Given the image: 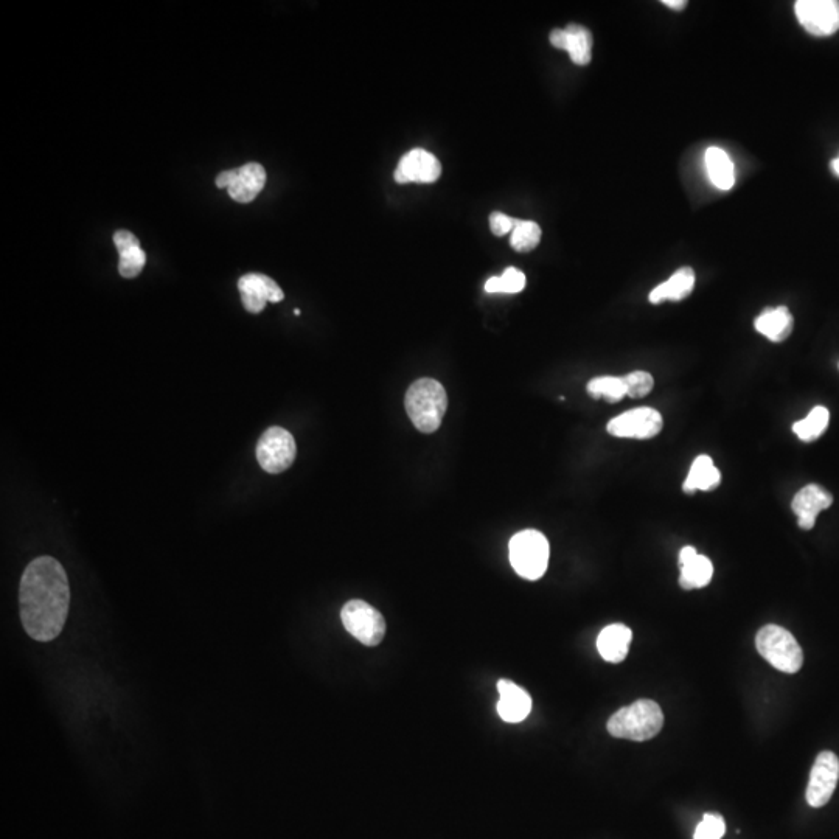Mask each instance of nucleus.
Listing matches in <instances>:
<instances>
[{
  "instance_id": "obj_29",
  "label": "nucleus",
  "mask_w": 839,
  "mask_h": 839,
  "mask_svg": "<svg viewBox=\"0 0 839 839\" xmlns=\"http://www.w3.org/2000/svg\"><path fill=\"white\" fill-rule=\"evenodd\" d=\"M726 822L720 815L714 813H707L703 816V821L698 824L693 839H721L725 836Z\"/></svg>"
},
{
  "instance_id": "obj_10",
  "label": "nucleus",
  "mask_w": 839,
  "mask_h": 839,
  "mask_svg": "<svg viewBox=\"0 0 839 839\" xmlns=\"http://www.w3.org/2000/svg\"><path fill=\"white\" fill-rule=\"evenodd\" d=\"M838 780V757L830 751L821 752L816 757L810 780H808L807 793H805L808 805L813 808L824 807L832 799Z\"/></svg>"
},
{
  "instance_id": "obj_31",
  "label": "nucleus",
  "mask_w": 839,
  "mask_h": 839,
  "mask_svg": "<svg viewBox=\"0 0 839 839\" xmlns=\"http://www.w3.org/2000/svg\"><path fill=\"white\" fill-rule=\"evenodd\" d=\"M114 244L119 254L128 251V249L140 248L136 235L131 234L129 230H117L114 234Z\"/></svg>"
},
{
  "instance_id": "obj_17",
  "label": "nucleus",
  "mask_w": 839,
  "mask_h": 839,
  "mask_svg": "<svg viewBox=\"0 0 839 839\" xmlns=\"http://www.w3.org/2000/svg\"><path fill=\"white\" fill-rule=\"evenodd\" d=\"M693 288H695V272L689 266H684V268H679L669 280H665L664 283L656 286L650 293L648 300L653 305H659L665 300L679 302V300L689 297Z\"/></svg>"
},
{
  "instance_id": "obj_35",
  "label": "nucleus",
  "mask_w": 839,
  "mask_h": 839,
  "mask_svg": "<svg viewBox=\"0 0 839 839\" xmlns=\"http://www.w3.org/2000/svg\"><path fill=\"white\" fill-rule=\"evenodd\" d=\"M662 4H664L665 7L670 8V10L675 11H681L687 7L686 0H664Z\"/></svg>"
},
{
  "instance_id": "obj_13",
  "label": "nucleus",
  "mask_w": 839,
  "mask_h": 839,
  "mask_svg": "<svg viewBox=\"0 0 839 839\" xmlns=\"http://www.w3.org/2000/svg\"><path fill=\"white\" fill-rule=\"evenodd\" d=\"M833 504V496L821 485L810 484L796 493L791 502V509L798 516V524L801 529L812 530L816 524V518L822 510L829 509Z\"/></svg>"
},
{
  "instance_id": "obj_22",
  "label": "nucleus",
  "mask_w": 839,
  "mask_h": 839,
  "mask_svg": "<svg viewBox=\"0 0 839 839\" xmlns=\"http://www.w3.org/2000/svg\"><path fill=\"white\" fill-rule=\"evenodd\" d=\"M679 569H681L679 586L686 591L704 588L711 583L712 575H714L712 561L700 554Z\"/></svg>"
},
{
  "instance_id": "obj_9",
  "label": "nucleus",
  "mask_w": 839,
  "mask_h": 839,
  "mask_svg": "<svg viewBox=\"0 0 839 839\" xmlns=\"http://www.w3.org/2000/svg\"><path fill=\"white\" fill-rule=\"evenodd\" d=\"M794 11L810 35L832 36L839 30L838 0H798Z\"/></svg>"
},
{
  "instance_id": "obj_26",
  "label": "nucleus",
  "mask_w": 839,
  "mask_h": 839,
  "mask_svg": "<svg viewBox=\"0 0 839 839\" xmlns=\"http://www.w3.org/2000/svg\"><path fill=\"white\" fill-rule=\"evenodd\" d=\"M526 288L524 272L516 268L505 269L501 277H491L485 283V291L490 294H516Z\"/></svg>"
},
{
  "instance_id": "obj_6",
  "label": "nucleus",
  "mask_w": 839,
  "mask_h": 839,
  "mask_svg": "<svg viewBox=\"0 0 839 839\" xmlns=\"http://www.w3.org/2000/svg\"><path fill=\"white\" fill-rule=\"evenodd\" d=\"M342 624L356 641L376 647L386 636V620L380 611L364 600H350L341 610Z\"/></svg>"
},
{
  "instance_id": "obj_25",
  "label": "nucleus",
  "mask_w": 839,
  "mask_h": 839,
  "mask_svg": "<svg viewBox=\"0 0 839 839\" xmlns=\"http://www.w3.org/2000/svg\"><path fill=\"white\" fill-rule=\"evenodd\" d=\"M540 240L541 227L535 221L518 220L515 229H513L510 244H512V248L516 252L526 254V252L533 251V249L537 248Z\"/></svg>"
},
{
  "instance_id": "obj_33",
  "label": "nucleus",
  "mask_w": 839,
  "mask_h": 839,
  "mask_svg": "<svg viewBox=\"0 0 839 839\" xmlns=\"http://www.w3.org/2000/svg\"><path fill=\"white\" fill-rule=\"evenodd\" d=\"M697 555L698 552L697 549H695V547H683V549H681V552H679V568H681V566H684V564L689 563V561L692 560V558L697 557Z\"/></svg>"
},
{
  "instance_id": "obj_18",
  "label": "nucleus",
  "mask_w": 839,
  "mask_h": 839,
  "mask_svg": "<svg viewBox=\"0 0 839 839\" xmlns=\"http://www.w3.org/2000/svg\"><path fill=\"white\" fill-rule=\"evenodd\" d=\"M754 327L771 342H784L793 331L794 319L787 307L766 308Z\"/></svg>"
},
{
  "instance_id": "obj_27",
  "label": "nucleus",
  "mask_w": 839,
  "mask_h": 839,
  "mask_svg": "<svg viewBox=\"0 0 839 839\" xmlns=\"http://www.w3.org/2000/svg\"><path fill=\"white\" fill-rule=\"evenodd\" d=\"M147 263V255L142 248L128 249L120 252L119 272L125 279H134L142 272L143 266Z\"/></svg>"
},
{
  "instance_id": "obj_15",
  "label": "nucleus",
  "mask_w": 839,
  "mask_h": 839,
  "mask_svg": "<svg viewBox=\"0 0 839 839\" xmlns=\"http://www.w3.org/2000/svg\"><path fill=\"white\" fill-rule=\"evenodd\" d=\"M266 184V171L260 164L243 165L235 170L234 182L230 184L229 196L241 204H249L257 198Z\"/></svg>"
},
{
  "instance_id": "obj_2",
  "label": "nucleus",
  "mask_w": 839,
  "mask_h": 839,
  "mask_svg": "<svg viewBox=\"0 0 839 839\" xmlns=\"http://www.w3.org/2000/svg\"><path fill=\"white\" fill-rule=\"evenodd\" d=\"M404 406L415 428L423 434H432L442 425L448 408V395L439 381L422 378L409 387Z\"/></svg>"
},
{
  "instance_id": "obj_11",
  "label": "nucleus",
  "mask_w": 839,
  "mask_h": 839,
  "mask_svg": "<svg viewBox=\"0 0 839 839\" xmlns=\"http://www.w3.org/2000/svg\"><path fill=\"white\" fill-rule=\"evenodd\" d=\"M241 300L249 313H262L266 303L282 302L285 299L282 288L265 274H246L238 280Z\"/></svg>"
},
{
  "instance_id": "obj_16",
  "label": "nucleus",
  "mask_w": 839,
  "mask_h": 839,
  "mask_svg": "<svg viewBox=\"0 0 839 839\" xmlns=\"http://www.w3.org/2000/svg\"><path fill=\"white\" fill-rule=\"evenodd\" d=\"M631 641H633V631L630 628L622 624L608 625L600 631L597 638V650L606 662L619 664L627 658Z\"/></svg>"
},
{
  "instance_id": "obj_3",
  "label": "nucleus",
  "mask_w": 839,
  "mask_h": 839,
  "mask_svg": "<svg viewBox=\"0 0 839 839\" xmlns=\"http://www.w3.org/2000/svg\"><path fill=\"white\" fill-rule=\"evenodd\" d=\"M664 726V714L658 703L652 700H638L622 707L608 720L606 729L616 739L645 742L653 739Z\"/></svg>"
},
{
  "instance_id": "obj_8",
  "label": "nucleus",
  "mask_w": 839,
  "mask_h": 839,
  "mask_svg": "<svg viewBox=\"0 0 839 839\" xmlns=\"http://www.w3.org/2000/svg\"><path fill=\"white\" fill-rule=\"evenodd\" d=\"M662 425V415L656 409L638 408L614 417L606 431L619 439L648 440L658 436Z\"/></svg>"
},
{
  "instance_id": "obj_36",
  "label": "nucleus",
  "mask_w": 839,
  "mask_h": 839,
  "mask_svg": "<svg viewBox=\"0 0 839 839\" xmlns=\"http://www.w3.org/2000/svg\"><path fill=\"white\" fill-rule=\"evenodd\" d=\"M830 167H832L833 173H835V175L839 178V156L836 157L835 161H832Z\"/></svg>"
},
{
  "instance_id": "obj_32",
  "label": "nucleus",
  "mask_w": 839,
  "mask_h": 839,
  "mask_svg": "<svg viewBox=\"0 0 839 839\" xmlns=\"http://www.w3.org/2000/svg\"><path fill=\"white\" fill-rule=\"evenodd\" d=\"M549 39H551V44L555 47V49L564 50V44H566V32H564V28L563 30H561V28L552 30Z\"/></svg>"
},
{
  "instance_id": "obj_7",
  "label": "nucleus",
  "mask_w": 839,
  "mask_h": 839,
  "mask_svg": "<svg viewBox=\"0 0 839 839\" xmlns=\"http://www.w3.org/2000/svg\"><path fill=\"white\" fill-rule=\"evenodd\" d=\"M296 454L293 434L279 426L266 429L258 440L257 460L266 473L279 474L288 470L294 464Z\"/></svg>"
},
{
  "instance_id": "obj_4",
  "label": "nucleus",
  "mask_w": 839,
  "mask_h": 839,
  "mask_svg": "<svg viewBox=\"0 0 839 839\" xmlns=\"http://www.w3.org/2000/svg\"><path fill=\"white\" fill-rule=\"evenodd\" d=\"M757 652L774 669L784 673H798L804 664V653L793 634L779 625H765L756 636Z\"/></svg>"
},
{
  "instance_id": "obj_23",
  "label": "nucleus",
  "mask_w": 839,
  "mask_h": 839,
  "mask_svg": "<svg viewBox=\"0 0 839 839\" xmlns=\"http://www.w3.org/2000/svg\"><path fill=\"white\" fill-rule=\"evenodd\" d=\"M830 422L829 409L816 406L804 420L794 423L793 432L802 442H815L826 432Z\"/></svg>"
},
{
  "instance_id": "obj_14",
  "label": "nucleus",
  "mask_w": 839,
  "mask_h": 839,
  "mask_svg": "<svg viewBox=\"0 0 839 839\" xmlns=\"http://www.w3.org/2000/svg\"><path fill=\"white\" fill-rule=\"evenodd\" d=\"M498 714L507 723H521L532 712V698L529 693L509 679H499Z\"/></svg>"
},
{
  "instance_id": "obj_19",
  "label": "nucleus",
  "mask_w": 839,
  "mask_h": 839,
  "mask_svg": "<svg viewBox=\"0 0 839 839\" xmlns=\"http://www.w3.org/2000/svg\"><path fill=\"white\" fill-rule=\"evenodd\" d=\"M721 484V473L715 467L712 457L701 454L697 459L693 460L692 467H690L689 474H687L686 482H684L683 490L689 495L695 491H711L715 490Z\"/></svg>"
},
{
  "instance_id": "obj_21",
  "label": "nucleus",
  "mask_w": 839,
  "mask_h": 839,
  "mask_svg": "<svg viewBox=\"0 0 839 839\" xmlns=\"http://www.w3.org/2000/svg\"><path fill=\"white\" fill-rule=\"evenodd\" d=\"M566 44L564 50L571 56L572 63L586 66L592 58V35L583 25L571 24L564 28Z\"/></svg>"
},
{
  "instance_id": "obj_5",
  "label": "nucleus",
  "mask_w": 839,
  "mask_h": 839,
  "mask_svg": "<svg viewBox=\"0 0 839 839\" xmlns=\"http://www.w3.org/2000/svg\"><path fill=\"white\" fill-rule=\"evenodd\" d=\"M510 563L516 574L526 580L543 577L549 564V541L538 530L516 533L509 544Z\"/></svg>"
},
{
  "instance_id": "obj_30",
  "label": "nucleus",
  "mask_w": 839,
  "mask_h": 839,
  "mask_svg": "<svg viewBox=\"0 0 839 839\" xmlns=\"http://www.w3.org/2000/svg\"><path fill=\"white\" fill-rule=\"evenodd\" d=\"M518 220L512 216L505 215V213L495 212L490 215V229L496 237H504V235L513 232Z\"/></svg>"
},
{
  "instance_id": "obj_34",
  "label": "nucleus",
  "mask_w": 839,
  "mask_h": 839,
  "mask_svg": "<svg viewBox=\"0 0 839 839\" xmlns=\"http://www.w3.org/2000/svg\"><path fill=\"white\" fill-rule=\"evenodd\" d=\"M234 178H235V170L223 171V173H221V175L218 176V178H216V181H215L216 187L229 188L230 184H232V182H234Z\"/></svg>"
},
{
  "instance_id": "obj_28",
  "label": "nucleus",
  "mask_w": 839,
  "mask_h": 839,
  "mask_svg": "<svg viewBox=\"0 0 839 839\" xmlns=\"http://www.w3.org/2000/svg\"><path fill=\"white\" fill-rule=\"evenodd\" d=\"M624 381L625 386H627V395L631 398L647 397L655 387L653 376L644 372V370L628 373L627 376H624Z\"/></svg>"
},
{
  "instance_id": "obj_1",
  "label": "nucleus",
  "mask_w": 839,
  "mask_h": 839,
  "mask_svg": "<svg viewBox=\"0 0 839 839\" xmlns=\"http://www.w3.org/2000/svg\"><path fill=\"white\" fill-rule=\"evenodd\" d=\"M69 603V580L60 561L39 557L28 564L19 586V608L30 638L38 642L58 638L66 624Z\"/></svg>"
},
{
  "instance_id": "obj_12",
  "label": "nucleus",
  "mask_w": 839,
  "mask_h": 839,
  "mask_svg": "<svg viewBox=\"0 0 839 839\" xmlns=\"http://www.w3.org/2000/svg\"><path fill=\"white\" fill-rule=\"evenodd\" d=\"M442 175V164L432 153L425 150H412L404 154L397 170H395V181L398 184H432Z\"/></svg>"
},
{
  "instance_id": "obj_20",
  "label": "nucleus",
  "mask_w": 839,
  "mask_h": 839,
  "mask_svg": "<svg viewBox=\"0 0 839 839\" xmlns=\"http://www.w3.org/2000/svg\"><path fill=\"white\" fill-rule=\"evenodd\" d=\"M707 175L711 178L712 184L720 190H731L735 184V170L731 157L725 150L718 147H711L706 151Z\"/></svg>"
},
{
  "instance_id": "obj_24",
  "label": "nucleus",
  "mask_w": 839,
  "mask_h": 839,
  "mask_svg": "<svg viewBox=\"0 0 839 839\" xmlns=\"http://www.w3.org/2000/svg\"><path fill=\"white\" fill-rule=\"evenodd\" d=\"M588 394L592 398H605L610 403H617L622 398L627 397V386H625L624 378H617V376H600L589 381Z\"/></svg>"
}]
</instances>
